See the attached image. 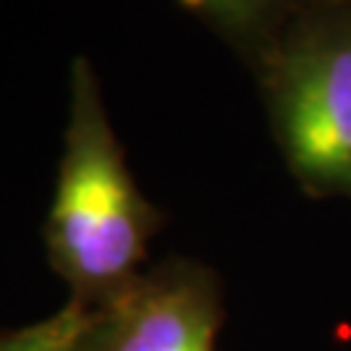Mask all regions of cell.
Returning a JSON list of instances; mask_svg holds the SVG:
<instances>
[{
    "mask_svg": "<svg viewBox=\"0 0 351 351\" xmlns=\"http://www.w3.org/2000/svg\"><path fill=\"white\" fill-rule=\"evenodd\" d=\"M159 229L162 213L128 167L94 68L86 58H75L63 156L45 219L50 268L63 278L71 300L107 307L143 276Z\"/></svg>",
    "mask_w": 351,
    "mask_h": 351,
    "instance_id": "1",
    "label": "cell"
},
{
    "mask_svg": "<svg viewBox=\"0 0 351 351\" xmlns=\"http://www.w3.org/2000/svg\"><path fill=\"white\" fill-rule=\"evenodd\" d=\"M300 188L351 201V3H323L250 71Z\"/></svg>",
    "mask_w": 351,
    "mask_h": 351,
    "instance_id": "2",
    "label": "cell"
},
{
    "mask_svg": "<svg viewBox=\"0 0 351 351\" xmlns=\"http://www.w3.org/2000/svg\"><path fill=\"white\" fill-rule=\"evenodd\" d=\"M107 310V351H216L221 291L201 263L167 261L149 268Z\"/></svg>",
    "mask_w": 351,
    "mask_h": 351,
    "instance_id": "3",
    "label": "cell"
},
{
    "mask_svg": "<svg viewBox=\"0 0 351 351\" xmlns=\"http://www.w3.org/2000/svg\"><path fill=\"white\" fill-rule=\"evenodd\" d=\"M211 29L247 68L263 58L294 21L333 0H177ZM343 3V0H341Z\"/></svg>",
    "mask_w": 351,
    "mask_h": 351,
    "instance_id": "4",
    "label": "cell"
},
{
    "mask_svg": "<svg viewBox=\"0 0 351 351\" xmlns=\"http://www.w3.org/2000/svg\"><path fill=\"white\" fill-rule=\"evenodd\" d=\"M110 310L68 300L58 313L0 330V351H107Z\"/></svg>",
    "mask_w": 351,
    "mask_h": 351,
    "instance_id": "5",
    "label": "cell"
},
{
    "mask_svg": "<svg viewBox=\"0 0 351 351\" xmlns=\"http://www.w3.org/2000/svg\"><path fill=\"white\" fill-rule=\"evenodd\" d=\"M343 3H351V0H343Z\"/></svg>",
    "mask_w": 351,
    "mask_h": 351,
    "instance_id": "6",
    "label": "cell"
}]
</instances>
